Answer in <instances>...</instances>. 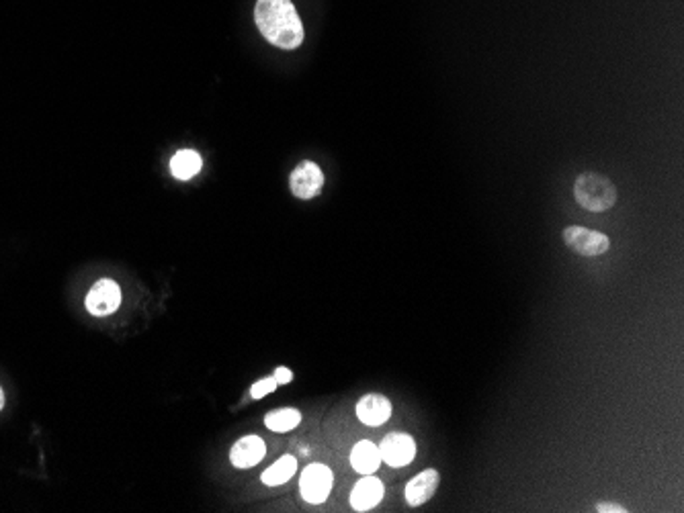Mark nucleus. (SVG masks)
I'll return each instance as SVG.
<instances>
[{
  "label": "nucleus",
  "instance_id": "nucleus-1",
  "mask_svg": "<svg viewBox=\"0 0 684 513\" xmlns=\"http://www.w3.org/2000/svg\"><path fill=\"white\" fill-rule=\"evenodd\" d=\"M255 20L261 36L279 50L291 52L304 44V23L291 0H258Z\"/></svg>",
  "mask_w": 684,
  "mask_h": 513
},
{
  "label": "nucleus",
  "instance_id": "nucleus-2",
  "mask_svg": "<svg viewBox=\"0 0 684 513\" xmlns=\"http://www.w3.org/2000/svg\"><path fill=\"white\" fill-rule=\"evenodd\" d=\"M574 198L590 213H607L617 203V187L598 172H582L574 182Z\"/></svg>",
  "mask_w": 684,
  "mask_h": 513
},
{
  "label": "nucleus",
  "instance_id": "nucleus-3",
  "mask_svg": "<svg viewBox=\"0 0 684 513\" xmlns=\"http://www.w3.org/2000/svg\"><path fill=\"white\" fill-rule=\"evenodd\" d=\"M564 242L574 254L586 258L603 256L611 248V239L603 231L580 228V225H570L564 229Z\"/></svg>",
  "mask_w": 684,
  "mask_h": 513
},
{
  "label": "nucleus",
  "instance_id": "nucleus-4",
  "mask_svg": "<svg viewBox=\"0 0 684 513\" xmlns=\"http://www.w3.org/2000/svg\"><path fill=\"white\" fill-rule=\"evenodd\" d=\"M332 483H334V475L326 464H320V462L307 464L302 477H299V493H302V497L307 503L320 505L326 501L328 495H330Z\"/></svg>",
  "mask_w": 684,
  "mask_h": 513
},
{
  "label": "nucleus",
  "instance_id": "nucleus-5",
  "mask_svg": "<svg viewBox=\"0 0 684 513\" xmlns=\"http://www.w3.org/2000/svg\"><path fill=\"white\" fill-rule=\"evenodd\" d=\"M86 311L94 317H107L119 309L121 286L111 278H101L86 295Z\"/></svg>",
  "mask_w": 684,
  "mask_h": 513
},
{
  "label": "nucleus",
  "instance_id": "nucleus-6",
  "mask_svg": "<svg viewBox=\"0 0 684 513\" xmlns=\"http://www.w3.org/2000/svg\"><path fill=\"white\" fill-rule=\"evenodd\" d=\"M322 187L324 174L318 164L314 162H302L299 166L293 168V172L289 174L291 193L296 198H302V201H310V198L318 196Z\"/></svg>",
  "mask_w": 684,
  "mask_h": 513
},
{
  "label": "nucleus",
  "instance_id": "nucleus-7",
  "mask_svg": "<svg viewBox=\"0 0 684 513\" xmlns=\"http://www.w3.org/2000/svg\"><path fill=\"white\" fill-rule=\"evenodd\" d=\"M381 462L389 464L394 469H402L414 461L416 456V442L410 434H387L379 444Z\"/></svg>",
  "mask_w": 684,
  "mask_h": 513
},
{
  "label": "nucleus",
  "instance_id": "nucleus-8",
  "mask_svg": "<svg viewBox=\"0 0 684 513\" xmlns=\"http://www.w3.org/2000/svg\"><path fill=\"white\" fill-rule=\"evenodd\" d=\"M266 454V444L258 436H244L230 450V462L236 469H252L263 461Z\"/></svg>",
  "mask_w": 684,
  "mask_h": 513
},
{
  "label": "nucleus",
  "instance_id": "nucleus-9",
  "mask_svg": "<svg viewBox=\"0 0 684 513\" xmlns=\"http://www.w3.org/2000/svg\"><path fill=\"white\" fill-rule=\"evenodd\" d=\"M392 401L379 393H369L357 403V417L365 426H381L392 417Z\"/></svg>",
  "mask_w": 684,
  "mask_h": 513
},
{
  "label": "nucleus",
  "instance_id": "nucleus-10",
  "mask_svg": "<svg viewBox=\"0 0 684 513\" xmlns=\"http://www.w3.org/2000/svg\"><path fill=\"white\" fill-rule=\"evenodd\" d=\"M383 493H386V489H383V483L379 481L378 477L362 475V478H359L357 485H354L353 491H351L353 509L354 511L373 509L375 505H378L383 499Z\"/></svg>",
  "mask_w": 684,
  "mask_h": 513
},
{
  "label": "nucleus",
  "instance_id": "nucleus-11",
  "mask_svg": "<svg viewBox=\"0 0 684 513\" xmlns=\"http://www.w3.org/2000/svg\"><path fill=\"white\" fill-rule=\"evenodd\" d=\"M441 477L435 469H427L422 473L416 475L412 481L406 485V501L412 508H419V505H424L430 501L435 495V491L439 489Z\"/></svg>",
  "mask_w": 684,
  "mask_h": 513
},
{
  "label": "nucleus",
  "instance_id": "nucleus-12",
  "mask_svg": "<svg viewBox=\"0 0 684 513\" xmlns=\"http://www.w3.org/2000/svg\"><path fill=\"white\" fill-rule=\"evenodd\" d=\"M351 464L359 475H375L381 467V454L378 444L361 440L351 450Z\"/></svg>",
  "mask_w": 684,
  "mask_h": 513
},
{
  "label": "nucleus",
  "instance_id": "nucleus-13",
  "mask_svg": "<svg viewBox=\"0 0 684 513\" xmlns=\"http://www.w3.org/2000/svg\"><path fill=\"white\" fill-rule=\"evenodd\" d=\"M201 166L203 160L195 149H181L170 160V172H173L176 180H191V178L200 174Z\"/></svg>",
  "mask_w": 684,
  "mask_h": 513
},
{
  "label": "nucleus",
  "instance_id": "nucleus-14",
  "mask_svg": "<svg viewBox=\"0 0 684 513\" xmlns=\"http://www.w3.org/2000/svg\"><path fill=\"white\" fill-rule=\"evenodd\" d=\"M296 470H297V461L293 456L285 454L265 470L261 475V481L266 485V487H279V485H285L287 481H291V477H296Z\"/></svg>",
  "mask_w": 684,
  "mask_h": 513
},
{
  "label": "nucleus",
  "instance_id": "nucleus-15",
  "mask_svg": "<svg viewBox=\"0 0 684 513\" xmlns=\"http://www.w3.org/2000/svg\"><path fill=\"white\" fill-rule=\"evenodd\" d=\"M302 421V413L293 407H283V409H273L265 415V426L271 429V432H291L293 428L299 426Z\"/></svg>",
  "mask_w": 684,
  "mask_h": 513
},
{
  "label": "nucleus",
  "instance_id": "nucleus-16",
  "mask_svg": "<svg viewBox=\"0 0 684 513\" xmlns=\"http://www.w3.org/2000/svg\"><path fill=\"white\" fill-rule=\"evenodd\" d=\"M277 387H279V385H277L275 376H265V379L256 381L255 385L250 387V395H252V399H263V397L271 395L273 391H275Z\"/></svg>",
  "mask_w": 684,
  "mask_h": 513
},
{
  "label": "nucleus",
  "instance_id": "nucleus-17",
  "mask_svg": "<svg viewBox=\"0 0 684 513\" xmlns=\"http://www.w3.org/2000/svg\"><path fill=\"white\" fill-rule=\"evenodd\" d=\"M273 376H275L277 385H289V382L293 381V373L289 371V368H285V366H279Z\"/></svg>",
  "mask_w": 684,
  "mask_h": 513
},
{
  "label": "nucleus",
  "instance_id": "nucleus-18",
  "mask_svg": "<svg viewBox=\"0 0 684 513\" xmlns=\"http://www.w3.org/2000/svg\"><path fill=\"white\" fill-rule=\"evenodd\" d=\"M597 511L605 513V511H613V513H625L627 509L623 508V505H613V503H598L597 505Z\"/></svg>",
  "mask_w": 684,
  "mask_h": 513
},
{
  "label": "nucleus",
  "instance_id": "nucleus-19",
  "mask_svg": "<svg viewBox=\"0 0 684 513\" xmlns=\"http://www.w3.org/2000/svg\"><path fill=\"white\" fill-rule=\"evenodd\" d=\"M3 409H4V391L3 387H0V412H3Z\"/></svg>",
  "mask_w": 684,
  "mask_h": 513
}]
</instances>
